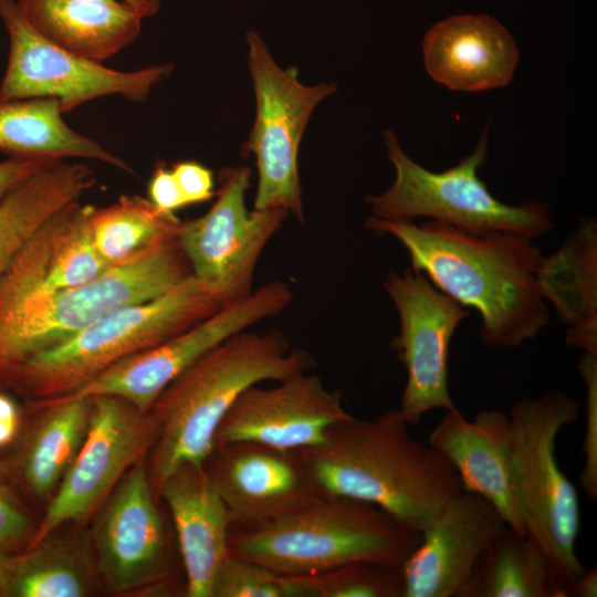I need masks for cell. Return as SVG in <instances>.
Instances as JSON below:
<instances>
[{
    "label": "cell",
    "instance_id": "4dcf8cb0",
    "mask_svg": "<svg viewBox=\"0 0 597 597\" xmlns=\"http://www.w3.org/2000/svg\"><path fill=\"white\" fill-rule=\"evenodd\" d=\"M293 597H402L401 566L352 562L329 570L287 576Z\"/></svg>",
    "mask_w": 597,
    "mask_h": 597
},
{
    "label": "cell",
    "instance_id": "ba28073f",
    "mask_svg": "<svg viewBox=\"0 0 597 597\" xmlns=\"http://www.w3.org/2000/svg\"><path fill=\"white\" fill-rule=\"evenodd\" d=\"M384 137L396 176L385 192L366 197L374 217L390 221L428 218L475 234L510 232L531 239L552 230L546 203L506 205L479 178L488 157V129L469 156L443 171L413 161L391 130H385Z\"/></svg>",
    "mask_w": 597,
    "mask_h": 597
},
{
    "label": "cell",
    "instance_id": "2e32d148",
    "mask_svg": "<svg viewBox=\"0 0 597 597\" xmlns=\"http://www.w3.org/2000/svg\"><path fill=\"white\" fill-rule=\"evenodd\" d=\"M272 388L245 389L218 427L214 447L238 441L302 450L323 443L335 423L348 419L339 390L316 375H296Z\"/></svg>",
    "mask_w": 597,
    "mask_h": 597
},
{
    "label": "cell",
    "instance_id": "44dd1931",
    "mask_svg": "<svg viewBox=\"0 0 597 597\" xmlns=\"http://www.w3.org/2000/svg\"><path fill=\"white\" fill-rule=\"evenodd\" d=\"M94 208L78 200L48 219L0 276V298L77 286L108 270L91 235Z\"/></svg>",
    "mask_w": 597,
    "mask_h": 597
},
{
    "label": "cell",
    "instance_id": "cb8c5ba5",
    "mask_svg": "<svg viewBox=\"0 0 597 597\" xmlns=\"http://www.w3.org/2000/svg\"><path fill=\"white\" fill-rule=\"evenodd\" d=\"M57 100L27 98L0 103V153L13 158H84L133 172L130 166L92 138L72 129Z\"/></svg>",
    "mask_w": 597,
    "mask_h": 597
},
{
    "label": "cell",
    "instance_id": "d6a6232c",
    "mask_svg": "<svg viewBox=\"0 0 597 597\" xmlns=\"http://www.w3.org/2000/svg\"><path fill=\"white\" fill-rule=\"evenodd\" d=\"M578 373L585 387V432L579 484L590 500L597 499V355L584 353Z\"/></svg>",
    "mask_w": 597,
    "mask_h": 597
},
{
    "label": "cell",
    "instance_id": "8d00e7d4",
    "mask_svg": "<svg viewBox=\"0 0 597 597\" xmlns=\"http://www.w3.org/2000/svg\"><path fill=\"white\" fill-rule=\"evenodd\" d=\"M59 160L10 157L0 161V200L43 167Z\"/></svg>",
    "mask_w": 597,
    "mask_h": 597
},
{
    "label": "cell",
    "instance_id": "b9f144b4",
    "mask_svg": "<svg viewBox=\"0 0 597 597\" xmlns=\"http://www.w3.org/2000/svg\"><path fill=\"white\" fill-rule=\"evenodd\" d=\"M10 473V465L6 461L0 460V484H2Z\"/></svg>",
    "mask_w": 597,
    "mask_h": 597
},
{
    "label": "cell",
    "instance_id": "484cf974",
    "mask_svg": "<svg viewBox=\"0 0 597 597\" xmlns=\"http://www.w3.org/2000/svg\"><path fill=\"white\" fill-rule=\"evenodd\" d=\"M49 408L29 429L19 457V471L38 498L50 495L76 457L91 418V398L65 396L44 401Z\"/></svg>",
    "mask_w": 597,
    "mask_h": 597
},
{
    "label": "cell",
    "instance_id": "5bb4252c",
    "mask_svg": "<svg viewBox=\"0 0 597 597\" xmlns=\"http://www.w3.org/2000/svg\"><path fill=\"white\" fill-rule=\"evenodd\" d=\"M384 289L399 315L400 331L391 346L407 374L398 408L410 426H417L432 410L457 408L448 386L449 348L470 313L411 268L389 273Z\"/></svg>",
    "mask_w": 597,
    "mask_h": 597
},
{
    "label": "cell",
    "instance_id": "e0dca14e",
    "mask_svg": "<svg viewBox=\"0 0 597 597\" xmlns=\"http://www.w3.org/2000/svg\"><path fill=\"white\" fill-rule=\"evenodd\" d=\"M96 568L117 594L164 579L166 535L144 459L111 492L94 528Z\"/></svg>",
    "mask_w": 597,
    "mask_h": 597
},
{
    "label": "cell",
    "instance_id": "8fae6325",
    "mask_svg": "<svg viewBox=\"0 0 597 597\" xmlns=\"http://www.w3.org/2000/svg\"><path fill=\"white\" fill-rule=\"evenodd\" d=\"M251 170L223 168L210 209L181 222L179 243L191 273L203 282L222 305L249 296L261 252L281 228L289 212L245 206Z\"/></svg>",
    "mask_w": 597,
    "mask_h": 597
},
{
    "label": "cell",
    "instance_id": "d590c367",
    "mask_svg": "<svg viewBox=\"0 0 597 597\" xmlns=\"http://www.w3.org/2000/svg\"><path fill=\"white\" fill-rule=\"evenodd\" d=\"M148 199L156 208L168 213L187 206L171 169L164 165H158L151 175Z\"/></svg>",
    "mask_w": 597,
    "mask_h": 597
},
{
    "label": "cell",
    "instance_id": "f1b7e54d",
    "mask_svg": "<svg viewBox=\"0 0 597 597\" xmlns=\"http://www.w3.org/2000/svg\"><path fill=\"white\" fill-rule=\"evenodd\" d=\"M181 222L175 213L156 208L148 198L122 196L107 207L94 208L90 229L98 255L112 268L177 239Z\"/></svg>",
    "mask_w": 597,
    "mask_h": 597
},
{
    "label": "cell",
    "instance_id": "6da1fadb",
    "mask_svg": "<svg viewBox=\"0 0 597 597\" xmlns=\"http://www.w3.org/2000/svg\"><path fill=\"white\" fill-rule=\"evenodd\" d=\"M365 226L396 239L411 269L479 313L485 348H515L548 326L549 307L536 284L543 254L533 239L510 232L475 234L434 220L416 223L371 216Z\"/></svg>",
    "mask_w": 597,
    "mask_h": 597
},
{
    "label": "cell",
    "instance_id": "603a6c76",
    "mask_svg": "<svg viewBox=\"0 0 597 597\" xmlns=\"http://www.w3.org/2000/svg\"><path fill=\"white\" fill-rule=\"evenodd\" d=\"M17 4L42 36L98 63L129 46L144 20L118 0H18Z\"/></svg>",
    "mask_w": 597,
    "mask_h": 597
},
{
    "label": "cell",
    "instance_id": "277c9868",
    "mask_svg": "<svg viewBox=\"0 0 597 597\" xmlns=\"http://www.w3.org/2000/svg\"><path fill=\"white\" fill-rule=\"evenodd\" d=\"M191 274L178 238L72 287L0 298V377L125 305L167 292Z\"/></svg>",
    "mask_w": 597,
    "mask_h": 597
},
{
    "label": "cell",
    "instance_id": "ab89813d",
    "mask_svg": "<svg viewBox=\"0 0 597 597\" xmlns=\"http://www.w3.org/2000/svg\"><path fill=\"white\" fill-rule=\"evenodd\" d=\"M15 556L0 552V596H6Z\"/></svg>",
    "mask_w": 597,
    "mask_h": 597
},
{
    "label": "cell",
    "instance_id": "d6986e66",
    "mask_svg": "<svg viewBox=\"0 0 597 597\" xmlns=\"http://www.w3.org/2000/svg\"><path fill=\"white\" fill-rule=\"evenodd\" d=\"M427 442L450 461L463 491L484 498L510 528L526 535L515 488L509 413L481 410L470 420L458 408L444 410Z\"/></svg>",
    "mask_w": 597,
    "mask_h": 597
},
{
    "label": "cell",
    "instance_id": "1f68e13d",
    "mask_svg": "<svg viewBox=\"0 0 597 597\" xmlns=\"http://www.w3.org/2000/svg\"><path fill=\"white\" fill-rule=\"evenodd\" d=\"M212 597H292V589L287 576L229 556L217 576Z\"/></svg>",
    "mask_w": 597,
    "mask_h": 597
},
{
    "label": "cell",
    "instance_id": "7c38bea8",
    "mask_svg": "<svg viewBox=\"0 0 597 597\" xmlns=\"http://www.w3.org/2000/svg\"><path fill=\"white\" fill-rule=\"evenodd\" d=\"M292 300L286 283L269 282L171 338L113 364L67 396H114L149 412L163 390L198 358L227 338L280 314Z\"/></svg>",
    "mask_w": 597,
    "mask_h": 597
},
{
    "label": "cell",
    "instance_id": "52a82bcc",
    "mask_svg": "<svg viewBox=\"0 0 597 597\" xmlns=\"http://www.w3.org/2000/svg\"><path fill=\"white\" fill-rule=\"evenodd\" d=\"M579 412V401L557 390L522 398L509 412L515 488L526 535L544 551L563 589L585 566L576 554L577 489L559 468L555 448L561 430L573 425Z\"/></svg>",
    "mask_w": 597,
    "mask_h": 597
},
{
    "label": "cell",
    "instance_id": "74e56055",
    "mask_svg": "<svg viewBox=\"0 0 597 597\" xmlns=\"http://www.w3.org/2000/svg\"><path fill=\"white\" fill-rule=\"evenodd\" d=\"M21 426V413L15 401L0 392V448L12 443Z\"/></svg>",
    "mask_w": 597,
    "mask_h": 597
},
{
    "label": "cell",
    "instance_id": "836d02e7",
    "mask_svg": "<svg viewBox=\"0 0 597 597\" xmlns=\"http://www.w3.org/2000/svg\"><path fill=\"white\" fill-rule=\"evenodd\" d=\"M30 522L0 484V552L12 554L32 536Z\"/></svg>",
    "mask_w": 597,
    "mask_h": 597
},
{
    "label": "cell",
    "instance_id": "9a60e30c",
    "mask_svg": "<svg viewBox=\"0 0 597 597\" xmlns=\"http://www.w3.org/2000/svg\"><path fill=\"white\" fill-rule=\"evenodd\" d=\"M205 468L239 530L266 526L324 499L300 450L231 442L214 447Z\"/></svg>",
    "mask_w": 597,
    "mask_h": 597
},
{
    "label": "cell",
    "instance_id": "9c48e42d",
    "mask_svg": "<svg viewBox=\"0 0 597 597\" xmlns=\"http://www.w3.org/2000/svg\"><path fill=\"white\" fill-rule=\"evenodd\" d=\"M247 44L256 112L242 154L256 161L254 209H283L303 222L300 144L313 111L336 86L302 84L296 69H281L255 31L247 33Z\"/></svg>",
    "mask_w": 597,
    "mask_h": 597
},
{
    "label": "cell",
    "instance_id": "5b68a950",
    "mask_svg": "<svg viewBox=\"0 0 597 597\" xmlns=\"http://www.w3.org/2000/svg\"><path fill=\"white\" fill-rule=\"evenodd\" d=\"M421 533L379 507L348 498H324L293 515L229 536V555L284 576L323 573L352 562L401 566Z\"/></svg>",
    "mask_w": 597,
    "mask_h": 597
},
{
    "label": "cell",
    "instance_id": "d4e9b609",
    "mask_svg": "<svg viewBox=\"0 0 597 597\" xmlns=\"http://www.w3.org/2000/svg\"><path fill=\"white\" fill-rule=\"evenodd\" d=\"M96 182L85 164L54 161L0 200V276L39 228Z\"/></svg>",
    "mask_w": 597,
    "mask_h": 597
},
{
    "label": "cell",
    "instance_id": "4fadbf2b",
    "mask_svg": "<svg viewBox=\"0 0 597 597\" xmlns=\"http://www.w3.org/2000/svg\"><path fill=\"white\" fill-rule=\"evenodd\" d=\"M91 402L84 441L29 546L69 522L86 520L155 443L158 426L150 411L142 412L114 396H95Z\"/></svg>",
    "mask_w": 597,
    "mask_h": 597
},
{
    "label": "cell",
    "instance_id": "30bf717a",
    "mask_svg": "<svg viewBox=\"0 0 597 597\" xmlns=\"http://www.w3.org/2000/svg\"><path fill=\"white\" fill-rule=\"evenodd\" d=\"M0 19L9 35L0 103L54 98L63 114L109 95L143 103L153 87L174 71L170 63L118 71L78 56L36 32L13 0H0Z\"/></svg>",
    "mask_w": 597,
    "mask_h": 597
},
{
    "label": "cell",
    "instance_id": "f546056e",
    "mask_svg": "<svg viewBox=\"0 0 597 597\" xmlns=\"http://www.w3.org/2000/svg\"><path fill=\"white\" fill-rule=\"evenodd\" d=\"M91 586L92 569L85 554L49 535L15 556L6 596L82 597Z\"/></svg>",
    "mask_w": 597,
    "mask_h": 597
},
{
    "label": "cell",
    "instance_id": "60d3db41",
    "mask_svg": "<svg viewBox=\"0 0 597 597\" xmlns=\"http://www.w3.org/2000/svg\"><path fill=\"white\" fill-rule=\"evenodd\" d=\"M132 7L144 19L157 14L160 8V0H118Z\"/></svg>",
    "mask_w": 597,
    "mask_h": 597
},
{
    "label": "cell",
    "instance_id": "ac0fdd59",
    "mask_svg": "<svg viewBox=\"0 0 597 597\" xmlns=\"http://www.w3.org/2000/svg\"><path fill=\"white\" fill-rule=\"evenodd\" d=\"M506 526L484 498L463 490L452 496L401 565L402 597H457L480 555Z\"/></svg>",
    "mask_w": 597,
    "mask_h": 597
},
{
    "label": "cell",
    "instance_id": "8992f818",
    "mask_svg": "<svg viewBox=\"0 0 597 597\" xmlns=\"http://www.w3.org/2000/svg\"><path fill=\"white\" fill-rule=\"evenodd\" d=\"M222 306L191 273L159 296L119 307L30 357L13 377L44 401L67 396L113 364L171 338Z\"/></svg>",
    "mask_w": 597,
    "mask_h": 597
},
{
    "label": "cell",
    "instance_id": "4316f807",
    "mask_svg": "<svg viewBox=\"0 0 597 597\" xmlns=\"http://www.w3.org/2000/svg\"><path fill=\"white\" fill-rule=\"evenodd\" d=\"M538 292L568 327L597 323V221L584 218L563 244L542 256Z\"/></svg>",
    "mask_w": 597,
    "mask_h": 597
},
{
    "label": "cell",
    "instance_id": "3957f363",
    "mask_svg": "<svg viewBox=\"0 0 597 597\" xmlns=\"http://www.w3.org/2000/svg\"><path fill=\"white\" fill-rule=\"evenodd\" d=\"M315 365L292 349L280 331L240 332L192 363L158 396L151 415L158 426L150 482L163 483L184 464H205L219 425L237 398L261 381H282Z\"/></svg>",
    "mask_w": 597,
    "mask_h": 597
},
{
    "label": "cell",
    "instance_id": "83f0119b",
    "mask_svg": "<svg viewBox=\"0 0 597 597\" xmlns=\"http://www.w3.org/2000/svg\"><path fill=\"white\" fill-rule=\"evenodd\" d=\"M457 597H565L544 551L506 526L478 558Z\"/></svg>",
    "mask_w": 597,
    "mask_h": 597
},
{
    "label": "cell",
    "instance_id": "e575fe53",
    "mask_svg": "<svg viewBox=\"0 0 597 597\" xmlns=\"http://www.w3.org/2000/svg\"><path fill=\"white\" fill-rule=\"evenodd\" d=\"M171 171L177 180L187 206L205 202L216 196L211 170L195 161H180Z\"/></svg>",
    "mask_w": 597,
    "mask_h": 597
},
{
    "label": "cell",
    "instance_id": "7402d4cb",
    "mask_svg": "<svg viewBox=\"0 0 597 597\" xmlns=\"http://www.w3.org/2000/svg\"><path fill=\"white\" fill-rule=\"evenodd\" d=\"M176 528L186 574V595L212 597L217 576L229 555L231 522L205 464H184L158 493Z\"/></svg>",
    "mask_w": 597,
    "mask_h": 597
},
{
    "label": "cell",
    "instance_id": "ffe728a7",
    "mask_svg": "<svg viewBox=\"0 0 597 597\" xmlns=\"http://www.w3.org/2000/svg\"><path fill=\"white\" fill-rule=\"evenodd\" d=\"M422 54L431 78L461 92L506 86L519 61L512 34L486 14H458L436 23L423 38Z\"/></svg>",
    "mask_w": 597,
    "mask_h": 597
},
{
    "label": "cell",
    "instance_id": "f35d334b",
    "mask_svg": "<svg viewBox=\"0 0 597 597\" xmlns=\"http://www.w3.org/2000/svg\"><path fill=\"white\" fill-rule=\"evenodd\" d=\"M565 597H596L597 568H585L564 589Z\"/></svg>",
    "mask_w": 597,
    "mask_h": 597
},
{
    "label": "cell",
    "instance_id": "7a4b0ae2",
    "mask_svg": "<svg viewBox=\"0 0 597 597\" xmlns=\"http://www.w3.org/2000/svg\"><path fill=\"white\" fill-rule=\"evenodd\" d=\"M409 426L399 408L373 420L350 416L332 426L323 443L300 450L322 496L373 504L423 532L462 486L450 461L412 438Z\"/></svg>",
    "mask_w": 597,
    "mask_h": 597
}]
</instances>
